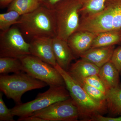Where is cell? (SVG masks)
Wrapping results in <instances>:
<instances>
[{
  "instance_id": "obj_28",
  "label": "cell",
  "mask_w": 121,
  "mask_h": 121,
  "mask_svg": "<svg viewBox=\"0 0 121 121\" xmlns=\"http://www.w3.org/2000/svg\"><path fill=\"white\" fill-rule=\"evenodd\" d=\"M17 121H45L44 119L39 117L33 116V115L23 117H19V118L17 119Z\"/></svg>"
},
{
  "instance_id": "obj_24",
  "label": "cell",
  "mask_w": 121,
  "mask_h": 121,
  "mask_svg": "<svg viewBox=\"0 0 121 121\" xmlns=\"http://www.w3.org/2000/svg\"><path fill=\"white\" fill-rule=\"evenodd\" d=\"M3 93H0V121H15L11 109H9L5 104L2 98Z\"/></svg>"
},
{
  "instance_id": "obj_20",
  "label": "cell",
  "mask_w": 121,
  "mask_h": 121,
  "mask_svg": "<svg viewBox=\"0 0 121 121\" xmlns=\"http://www.w3.org/2000/svg\"><path fill=\"white\" fill-rule=\"evenodd\" d=\"M23 71L22 62L20 59L11 57L0 58V74L18 73Z\"/></svg>"
},
{
  "instance_id": "obj_6",
  "label": "cell",
  "mask_w": 121,
  "mask_h": 121,
  "mask_svg": "<svg viewBox=\"0 0 121 121\" xmlns=\"http://www.w3.org/2000/svg\"><path fill=\"white\" fill-rule=\"evenodd\" d=\"M70 98V94L66 86H50L47 91L39 93L34 100L15 106L11 109V112L13 116L19 117H28L55 103Z\"/></svg>"
},
{
  "instance_id": "obj_11",
  "label": "cell",
  "mask_w": 121,
  "mask_h": 121,
  "mask_svg": "<svg viewBox=\"0 0 121 121\" xmlns=\"http://www.w3.org/2000/svg\"><path fill=\"white\" fill-rule=\"evenodd\" d=\"M98 34L88 31H76L69 37L67 43L75 56H80L91 48L94 39Z\"/></svg>"
},
{
  "instance_id": "obj_2",
  "label": "cell",
  "mask_w": 121,
  "mask_h": 121,
  "mask_svg": "<svg viewBox=\"0 0 121 121\" xmlns=\"http://www.w3.org/2000/svg\"><path fill=\"white\" fill-rule=\"evenodd\" d=\"M17 25L23 35L31 39L42 37L53 38L57 36L54 10L42 5L31 12L21 16Z\"/></svg>"
},
{
  "instance_id": "obj_13",
  "label": "cell",
  "mask_w": 121,
  "mask_h": 121,
  "mask_svg": "<svg viewBox=\"0 0 121 121\" xmlns=\"http://www.w3.org/2000/svg\"><path fill=\"white\" fill-rule=\"evenodd\" d=\"M99 68L92 63L81 59L71 64L67 71L74 80L80 83L87 77L98 75Z\"/></svg>"
},
{
  "instance_id": "obj_22",
  "label": "cell",
  "mask_w": 121,
  "mask_h": 121,
  "mask_svg": "<svg viewBox=\"0 0 121 121\" xmlns=\"http://www.w3.org/2000/svg\"><path fill=\"white\" fill-rule=\"evenodd\" d=\"M78 83L91 98L101 102L106 103V94L101 91L83 82Z\"/></svg>"
},
{
  "instance_id": "obj_27",
  "label": "cell",
  "mask_w": 121,
  "mask_h": 121,
  "mask_svg": "<svg viewBox=\"0 0 121 121\" xmlns=\"http://www.w3.org/2000/svg\"><path fill=\"white\" fill-rule=\"evenodd\" d=\"M121 116L118 117H104L103 115H99L95 118L96 121H121Z\"/></svg>"
},
{
  "instance_id": "obj_29",
  "label": "cell",
  "mask_w": 121,
  "mask_h": 121,
  "mask_svg": "<svg viewBox=\"0 0 121 121\" xmlns=\"http://www.w3.org/2000/svg\"><path fill=\"white\" fill-rule=\"evenodd\" d=\"M13 0H0V6L1 8H5L9 5Z\"/></svg>"
},
{
  "instance_id": "obj_8",
  "label": "cell",
  "mask_w": 121,
  "mask_h": 121,
  "mask_svg": "<svg viewBox=\"0 0 121 121\" xmlns=\"http://www.w3.org/2000/svg\"><path fill=\"white\" fill-rule=\"evenodd\" d=\"M31 55L30 44L26 42L17 27L12 26L0 33V58L20 59Z\"/></svg>"
},
{
  "instance_id": "obj_3",
  "label": "cell",
  "mask_w": 121,
  "mask_h": 121,
  "mask_svg": "<svg viewBox=\"0 0 121 121\" xmlns=\"http://www.w3.org/2000/svg\"><path fill=\"white\" fill-rule=\"evenodd\" d=\"M121 30V0H107L103 9L97 13L80 17L76 31L99 33Z\"/></svg>"
},
{
  "instance_id": "obj_1",
  "label": "cell",
  "mask_w": 121,
  "mask_h": 121,
  "mask_svg": "<svg viewBox=\"0 0 121 121\" xmlns=\"http://www.w3.org/2000/svg\"><path fill=\"white\" fill-rule=\"evenodd\" d=\"M54 67L62 76L71 98L78 107L81 121H95L98 115H103L108 112L106 103L101 102L91 98L68 71L58 64Z\"/></svg>"
},
{
  "instance_id": "obj_21",
  "label": "cell",
  "mask_w": 121,
  "mask_h": 121,
  "mask_svg": "<svg viewBox=\"0 0 121 121\" xmlns=\"http://www.w3.org/2000/svg\"><path fill=\"white\" fill-rule=\"evenodd\" d=\"M21 15L16 11H7V12L0 14V30L5 31L11 27L18 24Z\"/></svg>"
},
{
  "instance_id": "obj_23",
  "label": "cell",
  "mask_w": 121,
  "mask_h": 121,
  "mask_svg": "<svg viewBox=\"0 0 121 121\" xmlns=\"http://www.w3.org/2000/svg\"><path fill=\"white\" fill-rule=\"evenodd\" d=\"M82 82L85 83L91 86L95 87L106 94L107 91L106 88L98 75H94L87 77Z\"/></svg>"
},
{
  "instance_id": "obj_26",
  "label": "cell",
  "mask_w": 121,
  "mask_h": 121,
  "mask_svg": "<svg viewBox=\"0 0 121 121\" xmlns=\"http://www.w3.org/2000/svg\"><path fill=\"white\" fill-rule=\"evenodd\" d=\"M63 0H39L42 6L51 9H53L58 3Z\"/></svg>"
},
{
  "instance_id": "obj_16",
  "label": "cell",
  "mask_w": 121,
  "mask_h": 121,
  "mask_svg": "<svg viewBox=\"0 0 121 121\" xmlns=\"http://www.w3.org/2000/svg\"><path fill=\"white\" fill-rule=\"evenodd\" d=\"M121 42V30L98 33L94 39L91 48L114 45Z\"/></svg>"
},
{
  "instance_id": "obj_12",
  "label": "cell",
  "mask_w": 121,
  "mask_h": 121,
  "mask_svg": "<svg viewBox=\"0 0 121 121\" xmlns=\"http://www.w3.org/2000/svg\"><path fill=\"white\" fill-rule=\"evenodd\" d=\"M52 45L57 63L62 69L68 71L72 61L75 59V56L67 41L56 36L52 39Z\"/></svg>"
},
{
  "instance_id": "obj_25",
  "label": "cell",
  "mask_w": 121,
  "mask_h": 121,
  "mask_svg": "<svg viewBox=\"0 0 121 121\" xmlns=\"http://www.w3.org/2000/svg\"><path fill=\"white\" fill-rule=\"evenodd\" d=\"M110 61L121 75V47L114 49Z\"/></svg>"
},
{
  "instance_id": "obj_9",
  "label": "cell",
  "mask_w": 121,
  "mask_h": 121,
  "mask_svg": "<svg viewBox=\"0 0 121 121\" xmlns=\"http://www.w3.org/2000/svg\"><path fill=\"white\" fill-rule=\"evenodd\" d=\"M31 115L39 117L45 121H77L79 118L78 107L71 97L55 103Z\"/></svg>"
},
{
  "instance_id": "obj_18",
  "label": "cell",
  "mask_w": 121,
  "mask_h": 121,
  "mask_svg": "<svg viewBox=\"0 0 121 121\" xmlns=\"http://www.w3.org/2000/svg\"><path fill=\"white\" fill-rule=\"evenodd\" d=\"M41 5L39 0H13L7 11H16L22 16L31 12Z\"/></svg>"
},
{
  "instance_id": "obj_14",
  "label": "cell",
  "mask_w": 121,
  "mask_h": 121,
  "mask_svg": "<svg viewBox=\"0 0 121 121\" xmlns=\"http://www.w3.org/2000/svg\"><path fill=\"white\" fill-rule=\"evenodd\" d=\"M114 49V45L91 48L79 57L100 68L110 60Z\"/></svg>"
},
{
  "instance_id": "obj_5",
  "label": "cell",
  "mask_w": 121,
  "mask_h": 121,
  "mask_svg": "<svg viewBox=\"0 0 121 121\" xmlns=\"http://www.w3.org/2000/svg\"><path fill=\"white\" fill-rule=\"evenodd\" d=\"M81 5L78 0H63L54 10L57 26V36L67 41L78 30L79 25V10Z\"/></svg>"
},
{
  "instance_id": "obj_7",
  "label": "cell",
  "mask_w": 121,
  "mask_h": 121,
  "mask_svg": "<svg viewBox=\"0 0 121 121\" xmlns=\"http://www.w3.org/2000/svg\"><path fill=\"white\" fill-rule=\"evenodd\" d=\"M23 71L49 86H64L62 76L54 67L30 55L20 59Z\"/></svg>"
},
{
  "instance_id": "obj_19",
  "label": "cell",
  "mask_w": 121,
  "mask_h": 121,
  "mask_svg": "<svg viewBox=\"0 0 121 121\" xmlns=\"http://www.w3.org/2000/svg\"><path fill=\"white\" fill-rule=\"evenodd\" d=\"M81 5L79 10L81 17L94 15L101 11L107 0H78Z\"/></svg>"
},
{
  "instance_id": "obj_10",
  "label": "cell",
  "mask_w": 121,
  "mask_h": 121,
  "mask_svg": "<svg viewBox=\"0 0 121 121\" xmlns=\"http://www.w3.org/2000/svg\"><path fill=\"white\" fill-rule=\"evenodd\" d=\"M52 39L42 37L31 39L29 43L30 51L32 55L55 67L57 62L52 48Z\"/></svg>"
},
{
  "instance_id": "obj_4",
  "label": "cell",
  "mask_w": 121,
  "mask_h": 121,
  "mask_svg": "<svg viewBox=\"0 0 121 121\" xmlns=\"http://www.w3.org/2000/svg\"><path fill=\"white\" fill-rule=\"evenodd\" d=\"M48 84L22 72L12 75H0V90L6 97L13 99L17 104L22 103L21 98L25 93L35 89H41Z\"/></svg>"
},
{
  "instance_id": "obj_15",
  "label": "cell",
  "mask_w": 121,
  "mask_h": 121,
  "mask_svg": "<svg viewBox=\"0 0 121 121\" xmlns=\"http://www.w3.org/2000/svg\"><path fill=\"white\" fill-rule=\"evenodd\" d=\"M119 72L110 60L100 68L98 75L107 90L119 86Z\"/></svg>"
},
{
  "instance_id": "obj_17",
  "label": "cell",
  "mask_w": 121,
  "mask_h": 121,
  "mask_svg": "<svg viewBox=\"0 0 121 121\" xmlns=\"http://www.w3.org/2000/svg\"><path fill=\"white\" fill-rule=\"evenodd\" d=\"M108 112L114 115L121 113V84L107 90L106 94Z\"/></svg>"
}]
</instances>
